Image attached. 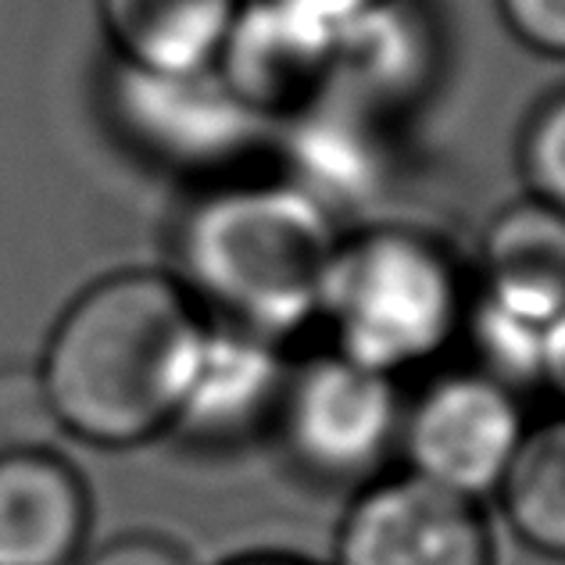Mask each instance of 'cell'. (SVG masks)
Listing matches in <instances>:
<instances>
[{"label":"cell","mask_w":565,"mask_h":565,"mask_svg":"<svg viewBox=\"0 0 565 565\" xmlns=\"http://www.w3.org/2000/svg\"><path fill=\"white\" fill-rule=\"evenodd\" d=\"M207 319L169 273H115L57 319L40 376L65 434L132 448L166 434Z\"/></svg>","instance_id":"obj_1"},{"label":"cell","mask_w":565,"mask_h":565,"mask_svg":"<svg viewBox=\"0 0 565 565\" xmlns=\"http://www.w3.org/2000/svg\"><path fill=\"white\" fill-rule=\"evenodd\" d=\"M340 233L276 172L204 186L175 230V279L207 322L290 344L319 326Z\"/></svg>","instance_id":"obj_2"},{"label":"cell","mask_w":565,"mask_h":565,"mask_svg":"<svg viewBox=\"0 0 565 565\" xmlns=\"http://www.w3.org/2000/svg\"><path fill=\"white\" fill-rule=\"evenodd\" d=\"M472 273L429 230L380 222L340 233L319 326L344 359L405 380L458 348Z\"/></svg>","instance_id":"obj_3"},{"label":"cell","mask_w":565,"mask_h":565,"mask_svg":"<svg viewBox=\"0 0 565 565\" xmlns=\"http://www.w3.org/2000/svg\"><path fill=\"white\" fill-rule=\"evenodd\" d=\"M104 100L118 137L175 180L204 190L276 172V129L247 111L215 68L147 72L111 62Z\"/></svg>","instance_id":"obj_4"},{"label":"cell","mask_w":565,"mask_h":565,"mask_svg":"<svg viewBox=\"0 0 565 565\" xmlns=\"http://www.w3.org/2000/svg\"><path fill=\"white\" fill-rule=\"evenodd\" d=\"M401 415V380L326 348L294 359L273 440L311 487L359 494L397 462Z\"/></svg>","instance_id":"obj_5"},{"label":"cell","mask_w":565,"mask_h":565,"mask_svg":"<svg viewBox=\"0 0 565 565\" xmlns=\"http://www.w3.org/2000/svg\"><path fill=\"white\" fill-rule=\"evenodd\" d=\"M526 429L523 394L466 362L405 397L397 462L448 494L483 501L498 494Z\"/></svg>","instance_id":"obj_6"},{"label":"cell","mask_w":565,"mask_h":565,"mask_svg":"<svg viewBox=\"0 0 565 565\" xmlns=\"http://www.w3.org/2000/svg\"><path fill=\"white\" fill-rule=\"evenodd\" d=\"M333 565H494V537L480 501L397 469L354 494Z\"/></svg>","instance_id":"obj_7"},{"label":"cell","mask_w":565,"mask_h":565,"mask_svg":"<svg viewBox=\"0 0 565 565\" xmlns=\"http://www.w3.org/2000/svg\"><path fill=\"white\" fill-rule=\"evenodd\" d=\"M337 33L340 25L287 0H244L215 72L247 111L279 129L330 90Z\"/></svg>","instance_id":"obj_8"},{"label":"cell","mask_w":565,"mask_h":565,"mask_svg":"<svg viewBox=\"0 0 565 565\" xmlns=\"http://www.w3.org/2000/svg\"><path fill=\"white\" fill-rule=\"evenodd\" d=\"M290 365V344L207 322L169 434L204 451H236L273 437Z\"/></svg>","instance_id":"obj_9"},{"label":"cell","mask_w":565,"mask_h":565,"mask_svg":"<svg viewBox=\"0 0 565 565\" xmlns=\"http://www.w3.org/2000/svg\"><path fill=\"white\" fill-rule=\"evenodd\" d=\"M394 122L319 97L276 129V169L337 218V207L380 198L394 172Z\"/></svg>","instance_id":"obj_10"},{"label":"cell","mask_w":565,"mask_h":565,"mask_svg":"<svg viewBox=\"0 0 565 565\" xmlns=\"http://www.w3.org/2000/svg\"><path fill=\"white\" fill-rule=\"evenodd\" d=\"M440 65V33L419 0H386L340 25L330 97L394 122L423 100ZM322 94V97H326Z\"/></svg>","instance_id":"obj_11"},{"label":"cell","mask_w":565,"mask_h":565,"mask_svg":"<svg viewBox=\"0 0 565 565\" xmlns=\"http://www.w3.org/2000/svg\"><path fill=\"white\" fill-rule=\"evenodd\" d=\"M476 301L552 333L565 316V212L537 198L490 218L472 273Z\"/></svg>","instance_id":"obj_12"},{"label":"cell","mask_w":565,"mask_h":565,"mask_svg":"<svg viewBox=\"0 0 565 565\" xmlns=\"http://www.w3.org/2000/svg\"><path fill=\"white\" fill-rule=\"evenodd\" d=\"M90 526L79 476L54 451L0 458V565H72Z\"/></svg>","instance_id":"obj_13"},{"label":"cell","mask_w":565,"mask_h":565,"mask_svg":"<svg viewBox=\"0 0 565 565\" xmlns=\"http://www.w3.org/2000/svg\"><path fill=\"white\" fill-rule=\"evenodd\" d=\"M244 0H97L115 62L147 72L215 68Z\"/></svg>","instance_id":"obj_14"},{"label":"cell","mask_w":565,"mask_h":565,"mask_svg":"<svg viewBox=\"0 0 565 565\" xmlns=\"http://www.w3.org/2000/svg\"><path fill=\"white\" fill-rule=\"evenodd\" d=\"M494 498L530 552L565 562V412L530 423Z\"/></svg>","instance_id":"obj_15"},{"label":"cell","mask_w":565,"mask_h":565,"mask_svg":"<svg viewBox=\"0 0 565 565\" xmlns=\"http://www.w3.org/2000/svg\"><path fill=\"white\" fill-rule=\"evenodd\" d=\"M62 434V419L40 369H0V458L54 451V440Z\"/></svg>","instance_id":"obj_16"},{"label":"cell","mask_w":565,"mask_h":565,"mask_svg":"<svg viewBox=\"0 0 565 565\" xmlns=\"http://www.w3.org/2000/svg\"><path fill=\"white\" fill-rule=\"evenodd\" d=\"M519 169L537 198L565 212V90L544 97L519 137Z\"/></svg>","instance_id":"obj_17"},{"label":"cell","mask_w":565,"mask_h":565,"mask_svg":"<svg viewBox=\"0 0 565 565\" xmlns=\"http://www.w3.org/2000/svg\"><path fill=\"white\" fill-rule=\"evenodd\" d=\"M498 11L530 51L565 57V0H498Z\"/></svg>","instance_id":"obj_18"},{"label":"cell","mask_w":565,"mask_h":565,"mask_svg":"<svg viewBox=\"0 0 565 565\" xmlns=\"http://www.w3.org/2000/svg\"><path fill=\"white\" fill-rule=\"evenodd\" d=\"M83 565H193L183 547H175L166 537H151V533H132V537H118L94 552Z\"/></svg>","instance_id":"obj_19"},{"label":"cell","mask_w":565,"mask_h":565,"mask_svg":"<svg viewBox=\"0 0 565 565\" xmlns=\"http://www.w3.org/2000/svg\"><path fill=\"white\" fill-rule=\"evenodd\" d=\"M287 4L301 8L308 14H316V19L330 22V25H344L351 19H359V14L386 4V0H287Z\"/></svg>","instance_id":"obj_20"},{"label":"cell","mask_w":565,"mask_h":565,"mask_svg":"<svg viewBox=\"0 0 565 565\" xmlns=\"http://www.w3.org/2000/svg\"><path fill=\"white\" fill-rule=\"evenodd\" d=\"M544 391H552L562 401V412H565V316L552 326V337H547Z\"/></svg>","instance_id":"obj_21"},{"label":"cell","mask_w":565,"mask_h":565,"mask_svg":"<svg viewBox=\"0 0 565 565\" xmlns=\"http://www.w3.org/2000/svg\"><path fill=\"white\" fill-rule=\"evenodd\" d=\"M230 565H311V562L290 558V555H250V558H236Z\"/></svg>","instance_id":"obj_22"}]
</instances>
